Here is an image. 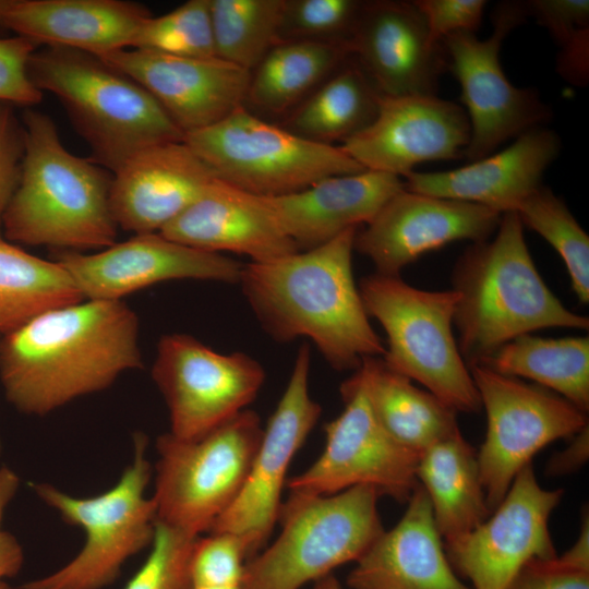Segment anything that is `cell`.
Wrapping results in <instances>:
<instances>
[{
	"instance_id": "48",
	"label": "cell",
	"mask_w": 589,
	"mask_h": 589,
	"mask_svg": "<svg viewBox=\"0 0 589 589\" xmlns=\"http://www.w3.org/2000/svg\"><path fill=\"white\" fill-rule=\"evenodd\" d=\"M11 0H0V28L5 29L4 17Z\"/></svg>"
},
{
	"instance_id": "4",
	"label": "cell",
	"mask_w": 589,
	"mask_h": 589,
	"mask_svg": "<svg viewBox=\"0 0 589 589\" xmlns=\"http://www.w3.org/2000/svg\"><path fill=\"white\" fill-rule=\"evenodd\" d=\"M452 283L458 296L457 345L467 365L539 329L589 328L588 316L567 309L540 276L514 212L502 214L491 238L467 248L454 266Z\"/></svg>"
},
{
	"instance_id": "13",
	"label": "cell",
	"mask_w": 589,
	"mask_h": 589,
	"mask_svg": "<svg viewBox=\"0 0 589 589\" xmlns=\"http://www.w3.org/2000/svg\"><path fill=\"white\" fill-rule=\"evenodd\" d=\"M341 413L325 424V446L302 473L288 479L290 493L330 495L369 485L381 496L407 503L419 482V455L397 442L381 424L357 371L340 385Z\"/></svg>"
},
{
	"instance_id": "32",
	"label": "cell",
	"mask_w": 589,
	"mask_h": 589,
	"mask_svg": "<svg viewBox=\"0 0 589 589\" xmlns=\"http://www.w3.org/2000/svg\"><path fill=\"white\" fill-rule=\"evenodd\" d=\"M380 96L351 57L287 115L283 127L317 143H342L373 121Z\"/></svg>"
},
{
	"instance_id": "8",
	"label": "cell",
	"mask_w": 589,
	"mask_h": 589,
	"mask_svg": "<svg viewBox=\"0 0 589 589\" xmlns=\"http://www.w3.org/2000/svg\"><path fill=\"white\" fill-rule=\"evenodd\" d=\"M147 445L145 434L133 435L132 462L99 495L75 497L49 483L33 484L36 495L67 524L84 529L86 540L63 567L20 589H103L119 577L127 560L152 544L156 506L145 496L152 477Z\"/></svg>"
},
{
	"instance_id": "17",
	"label": "cell",
	"mask_w": 589,
	"mask_h": 589,
	"mask_svg": "<svg viewBox=\"0 0 589 589\" xmlns=\"http://www.w3.org/2000/svg\"><path fill=\"white\" fill-rule=\"evenodd\" d=\"M465 109L436 95L384 96L373 121L339 146L365 170L405 178L419 164L464 157Z\"/></svg>"
},
{
	"instance_id": "22",
	"label": "cell",
	"mask_w": 589,
	"mask_h": 589,
	"mask_svg": "<svg viewBox=\"0 0 589 589\" xmlns=\"http://www.w3.org/2000/svg\"><path fill=\"white\" fill-rule=\"evenodd\" d=\"M216 179L184 141L149 146L112 172L113 218L135 235L160 232Z\"/></svg>"
},
{
	"instance_id": "15",
	"label": "cell",
	"mask_w": 589,
	"mask_h": 589,
	"mask_svg": "<svg viewBox=\"0 0 589 589\" xmlns=\"http://www.w3.org/2000/svg\"><path fill=\"white\" fill-rule=\"evenodd\" d=\"M311 351L302 345L280 400L263 428L247 481L231 506L208 533H230L242 540L250 560L265 548L278 520L281 493L292 458L315 426L322 407L310 395Z\"/></svg>"
},
{
	"instance_id": "18",
	"label": "cell",
	"mask_w": 589,
	"mask_h": 589,
	"mask_svg": "<svg viewBox=\"0 0 589 589\" xmlns=\"http://www.w3.org/2000/svg\"><path fill=\"white\" fill-rule=\"evenodd\" d=\"M84 299L122 300L135 291L175 279L239 284L243 264L202 251L159 232L135 235L97 252L59 251L56 256Z\"/></svg>"
},
{
	"instance_id": "44",
	"label": "cell",
	"mask_w": 589,
	"mask_h": 589,
	"mask_svg": "<svg viewBox=\"0 0 589 589\" xmlns=\"http://www.w3.org/2000/svg\"><path fill=\"white\" fill-rule=\"evenodd\" d=\"M20 478L8 466L0 467V581L14 577L22 568L24 554L16 538L2 529L5 508L15 496Z\"/></svg>"
},
{
	"instance_id": "35",
	"label": "cell",
	"mask_w": 589,
	"mask_h": 589,
	"mask_svg": "<svg viewBox=\"0 0 589 589\" xmlns=\"http://www.w3.org/2000/svg\"><path fill=\"white\" fill-rule=\"evenodd\" d=\"M514 213L522 226L541 236L563 260L578 300L589 302V237L566 204L540 185L522 200Z\"/></svg>"
},
{
	"instance_id": "14",
	"label": "cell",
	"mask_w": 589,
	"mask_h": 589,
	"mask_svg": "<svg viewBox=\"0 0 589 589\" xmlns=\"http://www.w3.org/2000/svg\"><path fill=\"white\" fill-rule=\"evenodd\" d=\"M152 377L169 411V433L194 440L248 409L265 371L247 353H220L190 335L168 334L157 345Z\"/></svg>"
},
{
	"instance_id": "38",
	"label": "cell",
	"mask_w": 589,
	"mask_h": 589,
	"mask_svg": "<svg viewBox=\"0 0 589 589\" xmlns=\"http://www.w3.org/2000/svg\"><path fill=\"white\" fill-rule=\"evenodd\" d=\"M197 538L156 520L152 550L124 589H192L191 556Z\"/></svg>"
},
{
	"instance_id": "9",
	"label": "cell",
	"mask_w": 589,
	"mask_h": 589,
	"mask_svg": "<svg viewBox=\"0 0 589 589\" xmlns=\"http://www.w3.org/2000/svg\"><path fill=\"white\" fill-rule=\"evenodd\" d=\"M262 434L259 414L244 409L194 440L159 435L156 520L195 537L208 532L240 494Z\"/></svg>"
},
{
	"instance_id": "23",
	"label": "cell",
	"mask_w": 589,
	"mask_h": 589,
	"mask_svg": "<svg viewBox=\"0 0 589 589\" xmlns=\"http://www.w3.org/2000/svg\"><path fill=\"white\" fill-rule=\"evenodd\" d=\"M561 149L558 135L543 125L532 128L508 147L444 171H412L405 189L425 195L479 204L501 214L514 212L541 184L544 171Z\"/></svg>"
},
{
	"instance_id": "31",
	"label": "cell",
	"mask_w": 589,
	"mask_h": 589,
	"mask_svg": "<svg viewBox=\"0 0 589 589\" xmlns=\"http://www.w3.org/2000/svg\"><path fill=\"white\" fill-rule=\"evenodd\" d=\"M477 363L501 374L531 380L588 413V336L543 338L525 334Z\"/></svg>"
},
{
	"instance_id": "41",
	"label": "cell",
	"mask_w": 589,
	"mask_h": 589,
	"mask_svg": "<svg viewBox=\"0 0 589 589\" xmlns=\"http://www.w3.org/2000/svg\"><path fill=\"white\" fill-rule=\"evenodd\" d=\"M39 48L21 37L0 38V103L32 108L43 99L28 75V62Z\"/></svg>"
},
{
	"instance_id": "10",
	"label": "cell",
	"mask_w": 589,
	"mask_h": 589,
	"mask_svg": "<svg viewBox=\"0 0 589 589\" xmlns=\"http://www.w3.org/2000/svg\"><path fill=\"white\" fill-rule=\"evenodd\" d=\"M183 141L229 185L260 196H280L332 176L363 171L339 145L301 137L240 107Z\"/></svg>"
},
{
	"instance_id": "19",
	"label": "cell",
	"mask_w": 589,
	"mask_h": 589,
	"mask_svg": "<svg viewBox=\"0 0 589 589\" xmlns=\"http://www.w3.org/2000/svg\"><path fill=\"white\" fill-rule=\"evenodd\" d=\"M501 217V213L479 204L404 188L357 232L354 250L371 260L376 273L400 276L407 265L448 243L488 240Z\"/></svg>"
},
{
	"instance_id": "16",
	"label": "cell",
	"mask_w": 589,
	"mask_h": 589,
	"mask_svg": "<svg viewBox=\"0 0 589 589\" xmlns=\"http://www.w3.org/2000/svg\"><path fill=\"white\" fill-rule=\"evenodd\" d=\"M562 497L563 490L543 489L527 465L483 522L444 543L456 574L472 589H505L528 562L556 556L549 520Z\"/></svg>"
},
{
	"instance_id": "25",
	"label": "cell",
	"mask_w": 589,
	"mask_h": 589,
	"mask_svg": "<svg viewBox=\"0 0 589 589\" xmlns=\"http://www.w3.org/2000/svg\"><path fill=\"white\" fill-rule=\"evenodd\" d=\"M159 233L206 252L244 254L255 263L299 251L261 196L218 179Z\"/></svg>"
},
{
	"instance_id": "30",
	"label": "cell",
	"mask_w": 589,
	"mask_h": 589,
	"mask_svg": "<svg viewBox=\"0 0 589 589\" xmlns=\"http://www.w3.org/2000/svg\"><path fill=\"white\" fill-rule=\"evenodd\" d=\"M352 57L349 40H281L251 71L244 106L288 115Z\"/></svg>"
},
{
	"instance_id": "34",
	"label": "cell",
	"mask_w": 589,
	"mask_h": 589,
	"mask_svg": "<svg viewBox=\"0 0 589 589\" xmlns=\"http://www.w3.org/2000/svg\"><path fill=\"white\" fill-rule=\"evenodd\" d=\"M285 0H209L215 57L252 71L279 41Z\"/></svg>"
},
{
	"instance_id": "27",
	"label": "cell",
	"mask_w": 589,
	"mask_h": 589,
	"mask_svg": "<svg viewBox=\"0 0 589 589\" xmlns=\"http://www.w3.org/2000/svg\"><path fill=\"white\" fill-rule=\"evenodd\" d=\"M152 16L123 0H11L5 29L44 47H65L97 57L131 48Z\"/></svg>"
},
{
	"instance_id": "7",
	"label": "cell",
	"mask_w": 589,
	"mask_h": 589,
	"mask_svg": "<svg viewBox=\"0 0 589 589\" xmlns=\"http://www.w3.org/2000/svg\"><path fill=\"white\" fill-rule=\"evenodd\" d=\"M358 287L369 317L385 330L384 363L455 411H479V394L453 332L457 293L419 289L376 272Z\"/></svg>"
},
{
	"instance_id": "45",
	"label": "cell",
	"mask_w": 589,
	"mask_h": 589,
	"mask_svg": "<svg viewBox=\"0 0 589 589\" xmlns=\"http://www.w3.org/2000/svg\"><path fill=\"white\" fill-rule=\"evenodd\" d=\"M588 457L589 425L575 434L567 447L550 457L545 467V473L551 477L574 473L587 462Z\"/></svg>"
},
{
	"instance_id": "39",
	"label": "cell",
	"mask_w": 589,
	"mask_h": 589,
	"mask_svg": "<svg viewBox=\"0 0 589 589\" xmlns=\"http://www.w3.org/2000/svg\"><path fill=\"white\" fill-rule=\"evenodd\" d=\"M525 3L528 16H533L557 44L556 64L560 68L577 71L588 65V0H531Z\"/></svg>"
},
{
	"instance_id": "5",
	"label": "cell",
	"mask_w": 589,
	"mask_h": 589,
	"mask_svg": "<svg viewBox=\"0 0 589 589\" xmlns=\"http://www.w3.org/2000/svg\"><path fill=\"white\" fill-rule=\"evenodd\" d=\"M27 70L36 88L62 104L91 159L110 172L149 146L184 139L143 86L97 56L43 47Z\"/></svg>"
},
{
	"instance_id": "40",
	"label": "cell",
	"mask_w": 589,
	"mask_h": 589,
	"mask_svg": "<svg viewBox=\"0 0 589 589\" xmlns=\"http://www.w3.org/2000/svg\"><path fill=\"white\" fill-rule=\"evenodd\" d=\"M505 589H589V549L575 542L562 555L532 560Z\"/></svg>"
},
{
	"instance_id": "20",
	"label": "cell",
	"mask_w": 589,
	"mask_h": 589,
	"mask_svg": "<svg viewBox=\"0 0 589 589\" xmlns=\"http://www.w3.org/2000/svg\"><path fill=\"white\" fill-rule=\"evenodd\" d=\"M143 86L185 135L243 107L250 71L217 57L127 48L99 57Z\"/></svg>"
},
{
	"instance_id": "1",
	"label": "cell",
	"mask_w": 589,
	"mask_h": 589,
	"mask_svg": "<svg viewBox=\"0 0 589 589\" xmlns=\"http://www.w3.org/2000/svg\"><path fill=\"white\" fill-rule=\"evenodd\" d=\"M142 366L140 322L122 300L46 311L0 339V381L19 411L45 416Z\"/></svg>"
},
{
	"instance_id": "49",
	"label": "cell",
	"mask_w": 589,
	"mask_h": 589,
	"mask_svg": "<svg viewBox=\"0 0 589 589\" xmlns=\"http://www.w3.org/2000/svg\"><path fill=\"white\" fill-rule=\"evenodd\" d=\"M0 589H10L5 581H0Z\"/></svg>"
},
{
	"instance_id": "46",
	"label": "cell",
	"mask_w": 589,
	"mask_h": 589,
	"mask_svg": "<svg viewBox=\"0 0 589 589\" xmlns=\"http://www.w3.org/2000/svg\"><path fill=\"white\" fill-rule=\"evenodd\" d=\"M314 589H341V586L337 578L330 574L315 581Z\"/></svg>"
},
{
	"instance_id": "36",
	"label": "cell",
	"mask_w": 589,
	"mask_h": 589,
	"mask_svg": "<svg viewBox=\"0 0 589 589\" xmlns=\"http://www.w3.org/2000/svg\"><path fill=\"white\" fill-rule=\"evenodd\" d=\"M131 48L180 57H215L209 0H189L166 14L149 16Z\"/></svg>"
},
{
	"instance_id": "50",
	"label": "cell",
	"mask_w": 589,
	"mask_h": 589,
	"mask_svg": "<svg viewBox=\"0 0 589 589\" xmlns=\"http://www.w3.org/2000/svg\"><path fill=\"white\" fill-rule=\"evenodd\" d=\"M0 336H1V335H0ZM0 339H1V337H0ZM0 450H1V445H0Z\"/></svg>"
},
{
	"instance_id": "11",
	"label": "cell",
	"mask_w": 589,
	"mask_h": 589,
	"mask_svg": "<svg viewBox=\"0 0 589 589\" xmlns=\"http://www.w3.org/2000/svg\"><path fill=\"white\" fill-rule=\"evenodd\" d=\"M486 414L484 441L477 453L480 479L491 513L517 473L550 443L572 438L588 425V413L562 396L479 363L468 365Z\"/></svg>"
},
{
	"instance_id": "29",
	"label": "cell",
	"mask_w": 589,
	"mask_h": 589,
	"mask_svg": "<svg viewBox=\"0 0 589 589\" xmlns=\"http://www.w3.org/2000/svg\"><path fill=\"white\" fill-rule=\"evenodd\" d=\"M356 371L377 420L411 452L420 456L433 444L459 431L457 411L390 370L382 358H365Z\"/></svg>"
},
{
	"instance_id": "24",
	"label": "cell",
	"mask_w": 589,
	"mask_h": 589,
	"mask_svg": "<svg viewBox=\"0 0 589 589\" xmlns=\"http://www.w3.org/2000/svg\"><path fill=\"white\" fill-rule=\"evenodd\" d=\"M350 589H472L456 574L419 484L399 521L354 562Z\"/></svg>"
},
{
	"instance_id": "47",
	"label": "cell",
	"mask_w": 589,
	"mask_h": 589,
	"mask_svg": "<svg viewBox=\"0 0 589 589\" xmlns=\"http://www.w3.org/2000/svg\"><path fill=\"white\" fill-rule=\"evenodd\" d=\"M192 589H243V585H195Z\"/></svg>"
},
{
	"instance_id": "26",
	"label": "cell",
	"mask_w": 589,
	"mask_h": 589,
	"mask_svg": "<svg viewBox=\"0 0 589 589\" xmlns=\"http://www.w3.org/2000/svg\"><path fill=\"white\" fill-rule=\"evenodd\" d=\"M404 188V180L397 176L363 170L327 177L286 195L261 199L283 231L299 251H304L366 225Z\"/></svg>"
},
{
	"instance_id": "2",
	"label": "cell",
	"mask_w": 589,
	"mask_h": 589,
	"mask_svg": "<svg viewBox=\"0 0 589 589\" xmlns=\"http://www.w3.org/2000/svg\"><path fill=\"white\" fill-rule=\"evenodd\" d=\"M358 228L316 248L243 264L239 285L263 329L275 340L309 338L338 371L383 357L352 273Z\"/></svg>"
},
{
	"instance_id": "28",
	"label": "cell",
	"mask_w": 589,
	"mask_h": 589,
	"mask_svg": "<svg viewBox=\"0 0 589 589\" xmlns=\"http://www.w3.org/2000/svg\"><path fill=\"white\" fill-rule=\"evenodd\" d=\"M417 479L429 497L444 543L472 531L491 514L477 452L460 431L433 444L419 456Z\"/></svg>"
},
{
	"instance_id": "33",
	"label": "cell",
	"mask_w": 589,
	"mask_h": 589,
	"mask_svg": "<svg viewBox=\"0 0 589 589\" xmlns=\"http://www.w3.org/2000/svg\"><path fill=\"white\" fill-rule=\"evenodd\" d=\"M82 300L59 262L35 256L0 236V335L46 311Z\"/></svg>"
},
{
	"instance_id": "42",
	"label": "cell",
	"mask_w": 589,
	"mask_h": 589,
	"mask_svg": "<svg viewBox=\"0 0 589 589\" xmlns=\"http://www.w3.org/2000/svg\"><path fill=\"white\" fill-rule=\"evenodd\" d=\"M432 43L443 40L455 33H476L482 23L484 0H417Z\"/></svg>"
},
{
	"instance_id": "6",
	"label": "cell",
	"mask_w": 589,
	"mask_h": 589,
	"mask_svg": "<svg viewBox=\"0 0 589 589\" xmlns=\"http://www.w3.org/2000/svg\"><path fill=\"white\" fill-rule=\"evenodd\" d=\"M380 497L369 485L290 493L279 509V536L245 563L243 589H300L358 561L384 531Z\"/></svg>"
},
{
	"instance_id": "37",
	"label": "cell",
	"mask_w": 589,
	"mask_h": 589,
	"mask_svg": "<svg viewBox=\"0 0 589 589\" xmlns=\"http://www.w3.org/2000/svg\"><path fill=\"white\" fill-rule=\"evenodd\" d=\"M363 1L285 0L279 41L349 40Z\"/></svg>"
},
{
	"instance_id": "21",
	"label": "cell",
	"mask_w": 589,
	"mask_h": 589,
	"mask_svg": "<svg viewBox=\"0 0 589 589\" xmlns=\"http://www.w3.org/2000/svg\"><path fill=\"white\" fill-rule=\"evenodd\" d=\"M349 44L381 95H436L447 56L413 1H363Z\"/></svg>"
},
{
	"instance_id": "43",
	"label": "cell",
	"mask_w": 589,
	"mask_h": 589,
	"mask_svg": "<svg viewBox=\"0 0 589 589\" xmlns=\"http://www.w3.org/2000/svg\"><path fill=\"white\" fill-rule=\"evenodd\" d=\"M24 156V129L13 106L0 103V236L5 209L19 185Z\"/></svg>"
},
{
	"instance_id": "3",
	"label": "cell",
	"mask_w": 589,
	"mask_h": 589,
	"mask_svg": "<svg viewBox=\"0 0 589 589\" xmlns=\"http://www.w3.org/2000/svg\"><path fill=\"white\" fill-rule=\"evenodd\" d=\"M21 120L24 156L19 185L3 215L5 239L74 252L116 243L112 173L70 153L48 115L26 108Z\"/></svg>"
},
{
	"instance_id": "12",
	"label": "cell",
	"mask_w": 589,
	"mask_h": 589,
	"mask_svg": "<svg viewBox=\"0 0 589 589\" xmlns=\"http://www.w3.org/2000/svg\"><path fill=\"white\" fill-rule=\"evenodd\" d=\"M528 17L525 2H504L493 12V32L479 39L461 32L443 40L450 69L460 85L461 101L470 125L464 156L483 158L505 141L541 127L550 108L531 88L513 85L503 71L500 51L506 36Z\"/></svg>"
}]
</instances>
